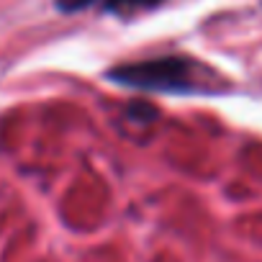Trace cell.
Segmentation results:
<instances>
[{"label":"cell","mask_w":262,"mask_h":262,"mask_svg":"<svg viewBox=\"0 0 262 262\" xmlns=\"http://www.w3.org/2000/svg\"><path fill=\"white\" fill-rule=\"evenodd\" d=\"M165 0H103V11L118 18H134L139 13H149Z\"/></svg>","instance_id":"cell-2"},{"label":"cell","mask_w":262,"mask_h":262,"mask_svg":"<svg viewBox=\"0 0 262 262\" xmlns=\"http://www.w3.org/2000/svg\"><path fill=\"white\" fill-rule=\"evenodd\" d=\"M108 80L147 93H193L198 90V67L188 57H155L108 70Z\"/></svg>","instance_id":"cell-1"},{"label":"cell","mask_w":262,"mask_h":262,"mask_svg":"<svg viewBox=\"0 0 262 262\" xmlns=\"http://www.w3.org/2000/svg\"><path fill=\"white\" fill-rule=\"evenodd\" d=\"M54 3H57V8L62 13H77V11H85V8L95 6L98 0H54Z\"/></svg>","instance_id":"cell-3"}]
</instances>
